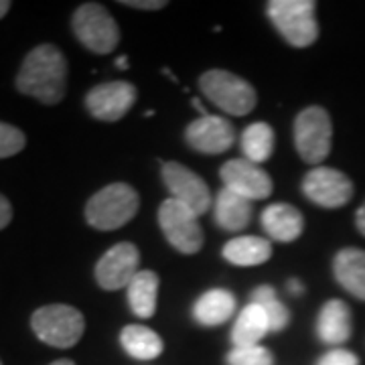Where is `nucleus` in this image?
<instances>
[{
    "instance_id": "f257e3e1",
    "label": "nucleus",
    "mask_w": 365,
    "mask_h": 365,
    "mask_svg": "<svg viewBox=\"0 0 365 365\" xmlns=\"http://www.w3.org/2000/svg\"><path fill=\"white\" fill-rule=\"evenodd\" d=\"M67 61L59 47L45 43L29 53L16 76V90L39 100L41 104H59L66 96Z\"/></svg>"
},
{
    "instance_id": "f03ea898",
    "label": "nucleus",
    "mask_w": 365,
    "mask_h": 365,
    "mask_svg": "<svg viewBox=\"0 0 365 365\" xmlns=\"http://www.w3.org/2000/svg\"><path fill=\"white\" fill-rule=\"evenodd\" d=\"M140 205V197L126 182H112L100 189L86 205V220L100 232H112L130 222Z\"/></svg>"
},
{
    "instance_id": "7ed1b4c3",
    "label": "nucleus",
    "mask_w": 365,
    "mask_h": 365,
    "mask_svg": "<svg viewBox=\"0 0 365 365\" xmlns=\"http://www.w3.org/2000/svg\"><path fill=\"white\" fill-rule=\"evenodd\" d=\"M317 2L313 0H270L266 13L276 31L292 47H311L319 37V25L314 16Z\"/></svg>"
},
{
    "instance_id": "20e7f679",
    "label": "nucleus",
    "mask_w": 365,
    "mask_h": 365,
    "mask_svg": "<svg viewBox=\"0 0 365 365\" xmlns=\"http://www.w3.org/2000/svg\"><path fill=\"white\" fill-rule=\"evenodd\" d=\"M199 88L211 104L232 116H246L258 102L254 86L225 69L205 71L199 78Z\"/></svg>"
},
{
    "instance_id": "39448f33",
    "label": "nucleus",
    "mask_w": 365,
    "mask_h": 365,
    "mask_svg": "<svg viewBox=\"0 0 365 365\" xmlns=\"http://www.w3.org/2000/svg\"><path fill=\"white\" fill-rule=\"evenodd\" d=\"M31 327L43 343L57 349H67L81 339L86 331V319L69 304H47L33 313Z\"/></svg>"
},
{
    "instance_id": "423d86ee",
    "label": "nucleus",
    "mask_w": 365,
    "mask_h": 365,
    "mask_svg": "<svg viewBox=\"0 0 365 365\" xmlns=\"http://www.w3.org/2000/svg\"><path fill=\"white\" fill-rule=\"evenodd\" d=\"M333 124L321 106H309L294 120V146L300 158L309 165L323 163L331 153Z\"/></svg>"
},
{
    "instance_id": "0eeeda50",
    "label": "nucleus",
    "mask_w": 365,
    "mask_h": 365,
    "mask_svg": "<svg viewBox=\"0 0 365 365\" xmlns=\"http://www.w3.org/2000/svg\"><path fill=\"white\" fill-rule=\"evenodd\" d=\"M71 26L79 43L93 53H112L120 43L118 23L98 2L81 4L71 19Z\"/></svg>"
},
{
    "instance_id": "6e6552de",
    "label": "nucleus",
    "mask_w": 365,
    "mask_h": 365,
    "mask_svg": "<svg viewBox=\"0 0 365 365\" xmlns=\"http://www.w3.org/2000/svg\"><path fill=\"white\" fill-rule=\"evenodd\" d=\"M158 225L170 246L181 254H197L203 246V230L199 225V215L175 201L173 197L160 203Z\"/></svg>"
},
{
    "instance_id": "1a4fd4ad",
    "label": "nucleus",
    "mask_w": 365,
    "mask_h": 365,
    "mask_svg": "<svg viewBox=\"0 0 365 365\" xmlns=\"http://www.w3.org/2000/svg\"><path fill=\"white\" fill-rule=\"evenodd\" d=\"M302 193L319 207L337 209L351 201L353 182L333 167H314L302 179Z\"/></svg>"
},
{
    "instance_id": "9d476101",
    "label": "nucleus",
    "mask_w": 365,
    "mask_h": 365,
    "mask_svg": "<svg viewBox=\"0 0 365 365\" xmlns=\"http://www.w3.org/2000/svg\"><path fill=\"white\" fill-rule=\"evenodd\" d=\"M163 181L173 199L191 209L195 215H203L211 207V191L207 182L181 163H165Z\"/></svg>"
},
{
    "instance_id": "9b49d317",
    "label": "nucleus",
    "mask_w": 365,
    "mask_h": 365,
    "mask_svg": "<svg viewBox=\"0 0 365 365\" xmlns=\"http://www.w3.org/2000/svg\"><path fill=\"white\" fill-rule=\"evenodd\" d=\"M140 254L130 242H120L106 252L96 264V280L104 290L128 288L132 278L140 272Z\"/></svg>"
},
{
    "instance_id": "f8f14e48",
    "label": "nucleus",
    "mask_w": 365,
    "mask_h": 365,
    "mask_svg": "<svg viewBox=\"0 0 365 365\" xmlns=\"http://www.w3.org/2000/svg\"><path fill=\"white\" fill-rule=\"evenodd\" d=\"M225 189L250 201H262L272 195V179L260 165H254L246 158H232L220 170Z\"/></svg>"
},
{
    "instance_id": "ddd939ff",
    "label": "nucleus",
    "mask_w": 365,
    "mask_h": 365,
    "mask_svg": "<svg viewBox=\"0 0 365 365\" xmlns=\"http://www.w3.org/2000/svg\"><path fill=\"white\" fill-rule=\"evenodd\" d=\"M136 102V88L128 81H108L91 88L86 96V108L102 122L124 118Z\"/></svg>"
},
{
    "instance_id": "4468645a",
    "label": "nucleus",
    "mask_w": 365,
    "mask_h": 365,
    "mask_svg": "<svg viewBox=\"0 0 365 365\" xmlns=\"http://www.w3.org/2000/svg\"><path fill=\"white\" fill-rule=\"evenodd\" d=\"M234 126L225 118L213 114L199 116L185 130L187 144L203 155H222L234 144Z\"/></svg>"
},
{
    "instance_id": "2eb2a0df",
    "label": "nucleus",
    "mask_w": 365,
    "mask_h": 365,
    "mask_svg": "<svg viewBox=\"0 0 365 365\" xmlns=\"http://www.w3.org/2000/svg\"><path fill=\"white\" fill-rule=\"evenodd\" d=\"M317 335L319 339L339 347L351 337V311L339 299L327 300L317 317Z\"/></svg>"
},
{
    "instance_id": "dca6fc26",
    "label": "nucleus",
    "mask_w": 365,
    "mask_h": 365,
    "mask_svg": "<svg viewBox=\"0 0 365 365\" xmlns=\"http://www.w3.org/2000/svg\"><path fill=\"white\" fill-rule=\"evenodd\" d=\"M262 227L276 242H294L304 230V217L290 203H272L262 211Z\"/></svg>"
},
{
    "instance_id": "f3484780",
    "label": "nucleus",
    "mask_w": 365,
    "mask_h": 365,
    "mask_svg": "<svg viewBox=\"0 0 365 365\" xmlns=\"http://www.w3.org/2000/svg\"><path fill=\"white\" fill-rule=\"evenodd\" d=\"M335 280L351 297L365 300V250L345 248L333 260Z\"/></svg>"
},
{
    "instance_id": "a211bd4d",
    "label": "nucleus",
    "mask_w": 365,
    "mask_h": 365,
    "mask_svg": "<svg viewBox=\"0 0 365 365\" xmlns=\"http://www.w3.org/2000/svg\"><path fill=\"white\" fill-rule=\"evenodd\" d=\"M222 254L230 264L250 268V266H260L270 260L272 244L270 240L260 237V235H237L223 246Z\"/></svg>"
},
{
    "instance_id": "6ab92c4d",
    "label": "nucleus",
    "mask_w": 365,
    "mask_h": 365,
    "mask_svg": "<svg viewBox=\"0 0 365 365\" xmlns=\"http://www.w3.org/2000/svg\"><path fill=\"white\" fill-rule=\"evenodd\" d=\"M235 311V297L225 288H211L193 304V317L199 325L215 327L225 323Z\"/></svg>"
},
{
    "instance_id": "aec40b11",
    "label": "nucleus",
    "mask_w": 365,
    "mask_h": 365,
    "mask_svg": "<svg viewBox=\"0 0 365 365\" xmlns=\"http://www.w3.org/2000/svg\"><path fill=\"white\" fill-rule=\"evenodd\" d=\"M215 222L225 232H242L252 220V201L223 187L215 199Z\"/></svg>"
},
{
    "instance_id": "412c9836",
    "label": "nucleus",
    "mask_w": 365,
    "mask_h": 365,
    "mask_svg": "<svg viewBox=\"0 0 365 365\" xmlns=\"http://www.w3.org/2000/svg\"><path fill=\"white\" fill-rule=\"evenodd\" d=\"M270 333L268 319L258 304L250 302L248 307L235 319V325L232 329V343L234 347H250V345H260L262 339Z\"/></svg>"
},
{
    "instance_id": "4be33fe9",
    "label": "nucleus",
    "mask_w": 365,
    "mask_h": 365,
    "mask_svg": "<svg viewBox=\"0 0 365 365\" xmlns=\"http://www.w3.org/2000/svg\"><path fill=\"white\" fill-rule=\"evenodd\" d=\"M128 304L140 319H150L157 311L158 276L153 270H140L128 284Z\"/></svg>"
},
{
    "instance_id": "5701e85b",
    "label": "nucleus",
    "mask_w": 365,
    "mask_h": 365,
    "mask_svg": "<svg viewBox=\"0 0 365 365\" xmlns=\"http://www.w3.org/2000/svg\"><path fill=\"white\" fill-rule=\"evenodd\" d=\"M120 343H122L124 351L134 359H140V361L157 359L163 353V339L153 329L143 325L124 327L120 333Z\"/></svg>"
},
{
    "instance_id": "b1692460",
    "label": "nucleus",
    "mask_w": 365,
    "mask_h": 365,
    "mask_svg": "<svg viewBox=\"0 0 365 365\" xmlns=\"http://www.w3.org/2000/svg\"><path fill=\"white\" fill-rule=\"evenodd\" d=\"M242 150L254 165L266 163L274 150V130L266 122H254L242 134Z\"/></svg>"
},
{
    "instance_id": "393cba45",
    "label": "nucleus",
    "mask_w": 365,
    "mask_h": 365,
    "mask_svg": "<svg viewBox=\"0 0 365 365\" xmlns=\"http://www.w3.org/2000/svg\"><path fill=\"white\" fill-rule=\"evenodd\" d=\"M252 302L258 304L270 325V333H280L284 331L290 323V313L288 309L280 302L276 290L272 287H260L252 292Z\"/></svg>"
},
{
    "instance_id": "a878e982",
    "label": "nucleus",
    "mask_w": 365,
    "mask_h": 365,
    "mask_svg": "<svg viewBox=\"0 0 365 365\" xmlns=\"http://www.w3.org/2000/svg\"><path fill=\"white\" fill-rule=\"evenodd\" d=\"M227 365H274V355L264 345L234 347L227 353Z\"/></svg>"
},
{
    "instance_id": "bb28decb",
    "label": "nucleus",
    "mask_w": 365,
    "mask_h": 365,
    "mask_svg": "<svg viewBox=\"0 0 365 365\" xmlns=\"http://www.w3.org/2000/svg\"><path fill=\"white\" fill-rule=\"evenodd\" d=\"M25 132L6 122H0V158H9L19 155L25 148Z\"/></svg>"
},
{
    "instance_id": "cd10ccee",
    "label": "nucleus",
    "mask_w": 365,
    "mask_h": 365,
    "mask_svg": "<svg viewBox=\"0 0 365 365\" xmlns=\"http://www.w3.org/2000/svg\"><path fill=\"white\" fill-rule=\"evenodd\" d=\"M317 365H359V357L353 351L335 347V349L327 351L325 355H321Z\"/></svg>"
},
{
    "instance_id": "c85d7f7f",
    "label": "nucleus",
    "mask_w": 365,
    "mask_h": 365,
    "mask_svg": "<svg viewBox=\"0 0 365 365\" xmlns=\"http://www.w3.org/2000/svg\"><path fill=\"white\" fill-rule=\"evenodd\" d=\"M122 4L130 9H140V11H158L167 6L165 0H124Z\"/></svg>"
},
{
    "instance_id": "c756f323",
    "label": "nucleus",
    "mask_w": 365,
    "mask_h": 365,
    "mask_svg": "<svg viewBox=\"0 0 365 365\" xmlns=\"http://www.w3.org/2000/svg\"><path fill=\"white\" fill-rule=\"evenodd\" d=\"M13 220V207L11 201L4 195H0V230H4Z\"/></svg>"
},
{
    "instance_id": "7c9ffc66",
    "label": "nucleus",
    "mask_w": 365,
    "mask_h": 365,
    "mask_svg": "<svg viewBox=\"0 0 365 365\" xmlns=\"http://www.w3.org/2000/svg\"><path fill=\"white\" fill-rule=\"evenodd\" d=\"M355 225H357V230L365 235V203L357 209V213H355Z\"/></svg>"
},
{
    "instance_id": "2f4dec72",
    "label": "nucleus",
    "mask_w": 365,
    "mask_h": 365,
    "mask_svg": "<svg viewBox=\"0 0 365 365\" xmlns=\"http://www.w3.org/2000/svg\"><path fill=\"white\" fill-rule=\"evenodd\" d=\"M288 292L290 294H302L304 288L300 284V280H288Z\"/></svg>"
},
{
    "instance_id": "473e14b6",
    "label": "nucleus",
    "mask_w": 365,
    "mask_h": 365,
    "mask_svg": "<svg viewBox=\"0 0 365 365\" xmlns=\"http://www.w3.org/2000/svg\"><path fill=\"white\" fill-rule=\"evenodd\" d=\"M9 9H11V2L9 0H0V19L9 13Z\"/></svg>"
},
{
    "instance_id": "72a5a7b5",
    "label": "nucleus",
    "mask_w": 365,
    "mask_h": 365,
    "mask_svg": "<svg viewBox=\"0 0 365 365\" xmlns=\"http://www.w3.org/2000/svg\"><path fill=\"white\" fill-rule=\"evenodd\" d=\"M116 66L120 67V69H128V59H126V55H120V57H118Z\"/></svg>"
},
{
    "instance_id": "f704fd0d",
    "label": "nucleus",
    "mask_w": 365,
    "mask_h": 365,
    "mask_svg": "<svg viewBox=\"0 0 365 365\" xmlns=\"http://www.w3.org/2000/svg\"><path fill=\"white\" fill-rule=\"evenodd\" d=\"M51 365H76L71 359H59V361H53Z\"/></svg>"
},
{
    "instance_id": "c9c22d12",
    "label": "nucleus",
    "mask_w": 365,
    "mask_h": 365,
    "mask_svg": "<svg viewBox=\"0 0 365 365\" xmlns=\"http://www.w3.org/2000/svg\"><path fill=\"white\" fill-rule=\"evenodd\" d=\"M0 365H2V361H0Z\"/></svg>"
}]
</instances>
